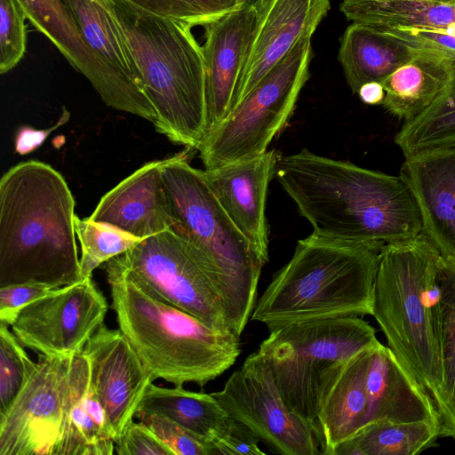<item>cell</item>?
Masks as SVG:
<instances>
[{
	"mask_svg": "<svg viewBox=\"0 0 455 455\" xmlns=\"http://www.w3.org/2000/svg\"><path fill=\"white\" fill-rule=\"evenodd\" d=\"M26 13L18 0H0V73L12 70L26 52Z\"/></svg>",
	"mask_w": 455,
	"mask_h": 455,
	"instance_id": "cell-35",
	"label": "cell"
},
{
	"mask_svg": "<svg viewBox=\"0 0 455 455\" xmlns=\"http://www.w3.org/2000/svg\"><path fill=\"white\" fill-rule=\"evenodd\" d=\"M115 452L119 455H173L150 428L133 419L115 441Z\"/></svg>",
	"mask_w": 455,
	"mask_h": 455,
	"instance_id": "cell-38",
	"label": "cell"
},
{
	"mask_svg": "<svg viewBox=\"0 0 455 455\" xmlns=\"http://www.w3.org/2000/svg\"><path fill=\"white\" fill-rule=\"evenodd\" d=\"M384 245L312 233L257 299L251 319L268 331L291 323L371 315L374 283Z\"/></svg>",
	"mask_w": 455,
	"mask_h": 455,
	"instance_id": "cell-4",
	"label": "cell"
},
{
	"mask_svg": "<svg viewBox=\"0 0 455 455\" xmlns=\"http://www.w3.org/2000/svg\"><path fill=\"white\" fill-rule=\"evenodd\" d=\"M27 19L83 74L102 98L105 84L100 68L85 44L71 11L63 0H18Z\"/></svg>",
	"mask_w": 455,
	"mask_h": 455,
	"instance_id": "cell-27",
	"label": "cell"
},
{
	"mask_svg": "<svg viewBox=\"0 0 455 455\" xmlns=\"http://www.w3.org/2000/svg\"><path fill=\"white\" fill-rule=\"evenodd\" d=\"M340 11L374 28H427L455 36V3L429 0H344Z\"/></svg>",
	"mask_w": 455,
	"mask_h": 455,
	"instance_id": "cell-28",
	"label": "cell"
},
{
	"mask_svg": "<svg viewBox=\"0 0 455 455\" xmlns=\"http://www.w3.org/2000/svg\"><path fill=\"white\" fill-rule=\"evenodd\" d=\"M105 264L154 298L214 329L231 331L194 247L171 228L142 239Z\"/></svg>",
	"mask_w": 455,
	"mask_h": 455,
	"instance_id": "cell-10",
	"label": "cell"
},
{
	"mask_svg": "<svg viewBox=\"0 0 455 455\" xmlns=\"http://www.w3.org/2000/svg\"><path fill=\"white\" fill-rule=\"evenodd\" d=\"M330 7L329 0H268L266 3L257 14L231 111L301 36L315 31Z\"/></svg>",
	"mask_w": 455,
	"mask_h": 455,
	"instance_id": "cell-16",
	"label": "cell"
},
{
	"mask_svg": "<svg viewBox=\"0 0 455 455\" xmlns=\"http://www.w3.org/2000/svg\"><path fill=\"white\" fill-rule=\"evenodd\" d=\"M436 425L428 421L371 422L340 443L331 455H415L437 445Z\"/></svg>",
	"mask_w": 455,
	"mask_h": 455,
	"instance_id": "cell-29",
	"label": "cell"
},
{
	"mask_svg": "<svg viewBox=\"0 0 455 455\" xmlns=\"http://www.w3.org/2000/svg\"><path fill=\"white\" fill-rule=\"evenodd\" d=\"M259 442L248 427L230 418L220 435L211 443V455H265Z\"/></svg>",
	"mask_w": 455,
	"mask_h": 455,
	"instance_id": "cell-39",
	"label": "cell"
},
{
	"mask_svg": "<svg viewBox=\"0 0 455 455\" xmlns=\"http://www.w3.org/2000/svg\"><path fill=\"white\" fill-rule=\"evenodd\" d=\"M92 386L100 401L116 441L153 383L140 357L120 329L102 323L85 344Z\"/></svg>",
	"mask_w": 455,
	"mask_h": 455,
	"instance_id": "cell-15",
	"label": "cell"
},
{
	"mask_svg": "<svg viewBox=\"0 0 455 455\" xmlns=\"http://www.w3.org/2000/svg\"><path fill=\"white\" fill-rule=\"evenodd\" d=\"M118 327L154 380L203 387L241 353L239 336L166 304L105 264Z\"/></svg>",
	"mask_w": 455,
	"mask_h": 455,
	"instance_id": "cell-7",
	"label": "cell"
},
{
	"mask_svg": "<svg viewBox=\"0 0 455 455\" xmlns=\"http://www.w3.org/2000/svg\"><path fill=\"white\" fill-rule=\"evenodd\" d=\"M432 310L438 338L445 395L455 419V263L442 256Z\"/></svg>",
	"mask_w": 455,
	"mask_h": 455,
	"instance_id": "cell-31",
	"label": "cell"
},
{
	"mask_svg": "<svg viewBox=\"0 0 455 455\" xmlns=\"http://www.w3.org/2000/svg\"><path fill=\"white\" fill-rule=\"evenodd\" d=\"M429 1H437V2L449 3V4L454 3V0H429Z\"/></svg>",
	"mask_w": 455,
	"mask_h": 455,
	"instance_id": "cell-44",
	"label": "cell"
},
{
	"mask_svg": "<svg viewBox=\"0 0 455 455\" xmlns=\"http://www.w3.org/2000/svg\"><path fill=\"white\" fill-rule=\"evenodd\" d=\"M442 255L421 232L383 246L371 315L399 363L429 403L440 437L455 439V419L445 395L432 310Z\"/></svg>",
	"mask_w": 455,
	"mask_h": 455,
	"instance_id": "cell-3",
	"label": "cell"
},
{
	"mask_svg": "<svg viewBox=\"0 0 455 455\" xmlns=\"http://www.w3.org/2000/svg\"><path fill=\"white\" fill-rule=\"evenodd\" d=\"M370 348L347 363L321 402L315 427L323 455H331L340 443L368 423L365 371Z\"/></svg>",
	"mask_w": 455,
	"mask_h": 455,
	"instance_id": "cell-23",
	"label": "cell"
},
{
	"mask_svg": "<svg viewBox=\"0 0 455 455\" xmlns=\"http://www.w3.org/2000/svg\"><path fill=\"white\" fill-rule=\"evenodd\" d=\"M108 303L92 276L53 289L26 306L12 323L23 347L44 356H72L103 323Z\"/></svg>",
	"mask_w": 455,
	"mask_h": 455,
	"instance_id": "cell-12",
	"label": "cell"
},
{
	"mask_svg": "<svg viewBox=\"0 0 455 455\" xmlns=\"http://www.w3.org/2000/svg\"><path fill=\"white\" fill-rule=\"evenodd\" d=\"M161 18L207 26L237 7V0H122Z\"/></svg>",
	"mask_w": 455,
	"mask_h": 455,
	"instance_id": "cell-34",
	"label": "cell"
},
{
	"mask_svg": "<svg viewBox=\"0 0 455 455\" xmlns=\"http://www.w3.org/2000/svg\"><path fill=\"white\" fill-rule=\"evenodd\" d=\"M52 290L44 284L28 283L0 287V323L11 326L26 306Z\"/></svg>",
	"mask_w": 455,
	"mask_h": 455,
	"instance_id": "cell-40",
	"label": "cell"
},
{
	"mask_svg": "<svg viewBox=\"0 0 455 455\" xmlns=\"http://www.w3.org/2000/svg\"><path fill=\"white\" fill-rule=\"evenodd\" d=\"M376 29L412 48L455 56V36L444 30L427 28L402 27Z\"/></svg>",
	"mask_w": 455,
	"mask_h": 455,
	"instance_id": "cell-37",
	"label": "cell"
},
{
	"mask_svg": "<svg viewBox=\"0 0 455 455\" xmlns=\"http://www.w3.org/2000/svg\"><path fill=\"white\" fill-rule=\"evenodd\" d=\"M268 0H237V6L254 8L257 12Z\"/></svg>",
	"mask_w": 455,
	"mask_h": 455,
	"instance_id": "cell-43",
	"label": "cell"
},
{
	"mask_svg": "<svg viewBox=\"0 0 455 455\" xmlns=\"http://www.w3.org/2000/svg\"><path fill=\"white\" fill-rule=\"evenodd\" d=\"M399 175L413 194L422 233L455 263V148L405 157Z\"/></svg>",
	"mask_w": 455,
	"mask_h": 455,
	"instance_id": "cell-19",
	"label": "cell"
},
{
	"mask_svg": "<svg viewBox=\"0 0 455 455\" xmlns=\"http://www.w3.org/2000/svg\"><path fill=\"white\" fill-rule=\"evenodd\" d=\"M379 343L368 322L343 316L271 330L253 353L268 368L286 405L315 427L324 395L347 363Z\"/></svg>",
	"mask_w": 455,
	"mask_h": 455,
	"instance_id": "cell-8",
	"label": "cell"
},
{
	"mask_svg": "<svg viewBox=\"0 0 455 455\" xmlns=\"http://www.w3.org/2000/svg\"><path fill=\"white\" fill-rule=\"evenodd\" d=\"M100 68L105 104L154 124L137 65L118 25L111 0H63Z\"/></svg>",
	"mask_w": 455,
	"mask_h": 455,
	"instance_id": "cell-14",
	"label": "cell"
},
{
	"mask_svg": "<svg viewBox=\"0 0 455 455\" xmlns=\"http://www.w3.org/2000/svg\"><path fill=\"white\" fill-rule=\"evenodd\" d=\"M357 94L361 100L368 105L382 104L385 98V90L382 84L378 82H370L363 84Z\"/></svg>",
	"mask_w": 455,
	"mask_h": 455,
	"instance_id": "cell-42",
	"label": "cell"
},
{
	"mask_svg": "<svg viewBox=\"0 0 455 455\" xmlns=\"http://www.w3.org/2000/svg\"><path fill=\"white\" fill-rule=\"evenodd\" d=\"M312 35L301 36L229 115L209 130L197 148L205 169L267 151L289 121L309 77Z\"/></svg>",
	"mask_w": 455,
	"mask_h": 455,
	"instance_id": "cell-9",
	"label": "cell"
},
{
	"mask_svg": "<svg viewBox=\"0 0 455 455\" xmlns=\"http://www.w3.org/2000/svg\"><path fill=\"white\" fill-rule=\"evenodd\" d=\"M257 14L254 8L237 6L205 26V42L202 50L208 132L231 111Z\"/></svg>",
	"mask_w": 455,
	"mask_h": 455,
	"instance_id": "cell-18",
	"label": "cell"
},
{
	"mask_svg": "<svg viewBox=\"0 0 455 455\" xmlns=\"http://www.w3.org/2000/svg\"><path fill=\"white\" fill-rule=\"evenodd\" d=\"M137 411L155 413L176 422L205 443L220 435L230 417L212 394L194 392L183 386L162 387L151 383Z\"/></svg>",
	"mask_w": 455,
	"mask_h": 455,
	"instance_id": "cell-26",
	"label": "cell"
},
{
	"mask_svg": "<svg viewBox=\"0 0 455 455\" xmlns=\"http://www.w3.org/2000/svg\"><path fill=\"white\" fill-rule=\"evenodd\" d=\"M134 418L150 428L173 455H211L205 443L168 418L142 411H136Z\"/></svg>",
	"mask_w": 455,
	"mask_h": 455,
	"instance_id": "cell-36",
	"label": "cell"
},
{
	"mask_svg": "<svg viewBox=\"0 0 455 455\" xmlns=\"http://www.w3.org/2000/svg\"><path fill=\"white\" fill-rule=\"evenodd\" d=\"M453 69L448 55L419 50L383 83L382 106L405 122L424 112L450 85Z\"/></svg>",
	"mask_w": 455,
	"mask_h": 455,
	"instance_id": "cell-24",
	"label": "cell"
},
{
	"mask_svg": "<svg viewBox=\"0 0 455 455\" xmlns=\"http://www.w3.org/2000/svg\"><path fill=\"white\" fill-rule=\"evenodd\" d=\"M75 199L63 176L29 160L0 180V287L41 283L53 289L82 280Z\"/></svg>",
	"mask_w": 455,
	"mask_h": 455,
	"instance_id": "cell-2",
	"label": "cell"
},
{
	"mask_svg": "<svg viewBox=\"0 0 455 455\" xmlns=\"http://www.w3.org/2000/svg\"><path fill=\"white\" fill-rule=\"evenodd\" d=\"M212 395L230 418L248 427L272 452L322 454L314 425L286 405L268 368L254 353Z\"/></svg>",
	"mask_w": 455,
	"mask_h": 455,
	"instance_id": "cell-11",
	"label": "cell"
},
{
	"mask_svg": "<svg viewBox=\"0 0 455 455\" xmlns=\"http://www.w3.org/2000/svg\"><path fill=\"white\" fill-rule=\"evenodd\" d=\"M365 388L369 408L367 424L379 420L428 421L438 427L425 395L392 350L380 342L369 351Z\"/></svg>",
	"mask_w": 455,
	"mask_h": 455,
	"instance_id": "cell-21",
	"label": "cell"
},
{
	"mask_svg": "<svg viewBox=\"0 0 455 455\" xmlns=\"http://www.w3.org/2000/svg\"><path fill=\"white\" fill-rule=\"evenodd\" d=\"M161 174L171 229L195 248L230 330L240 337L257 302L266 262L228 216L204 171L191 166L185 153L163 160Z\"/></svg>",
	"mask_w": 455,
	"mask_h": 455,
	"instance_id": "cell-5",
	"label": "cell"
},
{
	"mask_svg": "<svg viewBox=\"0 0 455 455\" xmlns=\"http://www.w3.org/2000/svg\"><path fill=\"white\" fill-rule=\"evenodd\" d=\"M115 15L151 102L156 131L196 149L208 132L205 68L191 26L111 0Z\"/></svg>",
	"mask_w": 455,
	"mask_h": 455,
	"instance_id": "cell-6",
	"label": "cell"
},
{
	"mask_svg": "<svg viewBox=\"0 0 455 455\" xmlns=\"http://www.w3.org/2000/svg\"><path fill=\"white\" fill-rule=\"evenodd\" d=\"M454 3H455V0H454Z\"/></svg>",
	"mask_w": 455,
	"mask_h": 455,
	"instance_id": "cell-45",
	"label": "cell"
},
{
	"mask_svg": "<svg viewBox=\"0 0 455 455\" xmlns=\"http://www.w3.org/2000/svg\"><path fill=\"white\" fill-rule=\"evenodd\" d=\"M71 357L39 355L35 372L0 415V455H59Z\"/></svg>",
	"mask_w": 455,
	"mask_h": 455,
	"instance_id": "cell-13",
	"label": "cell"
},
{
	"mask_svg": "<svg viewBox=\"0 0 455 455\" xmlns=\"http://www.w3.org/2000/svg\"><path fill=\"white\" fill-rule=\"evenodd\" d=\"M418 52L376 28L353 22L343 34L338 59L349 88L357 93L366 83L382 84Z\"/></svg>",
	"mask_w": 455,
	"mask_h": 455,
	"instance_id": "cell-25",
	"label": "cell"
},
{
	"mask_svg": "<svg viewBox=\"0 0 455 455\" xmlns=\"http://www.w3.org/2000/svg\"><path fill=\"white\" fill-rule=\"evenodd\" d=\"M76 234L81 244V276L91 277L95 268L122 254L142 239L115 226L90 219H74Z\"/></svg>",
	"mask_w": 455,
	"mask_h": 455,
	"instance_id": "cell-32",
	"label": "cell"
},
{
	"mask_svg": "<svg viewBox=\"0 0 455 455\" xmlns=\"http://www.w3.org/2000/svg\"><path fill=\"white\" fill-rule=\"evenodd\" d=\"M36 366L8 325L0 323V415L11 406Z\"/></svg>",
	"mask_w": 455,
	"mask_h": 455,
	"instance_id": "cell-33",
	"label": "cell"
},
{
	"mask_svg": "<svg viewBox=\"0 0 455 455\" xmlns=\"http://www.w3.org/2000/svg\"><path fill=\"white\" fill-rule=\"evenodd\" d=\"M70 116V113L63 108L62 114L55 125L48 129H33L28 126L20 128L15 138V151L16 153L24 156L29 154L38 148L48 138V136L66 124Z\"/></svg>",
	"mask_w": 455,
	"mask_h": 455,
	"instance_id": "cell-41",
	"label": "cell"
},
{
	"mask_svg": "<svg viewBox=\"0 0 455 455\" xmlns=\"http://www.w3.org/2000/svg\"><path fill=\"white\" fill-rule=\"evenodd\" d=\"M115 441L83 351L71 357L59 455H112Z\"/></svg>",
	"mask_w": 455,
	"mask_h": 455,
	"instance_id": "cell-22",
	"label": "cell"
},
{
	"mask_svg": "<svg viewBox=\"0 0 455 455\" xmlns=\"http://www.w3.org/2000/svg\"><path fill=\"white\" fill-rule=\"evenodd\" d=\"M275 177L318 235L386 245L422 232L419 207L400 175L303 148L280 156Z\"/></svg>",
	"mask_w": 455,
	"mask_h": 455,
	"instance_id": "cell-1",
	"label": "cell"
},
{
	"mask_svg": "<svg viewBox=\"0 0 455 455\" xmlns=\"http://www.w3.org/2000/svg\"><path fill=\"white\" fill-rule=\"evenodd\" d=\"M280 155L274 149L251 159L204 169V176L238 230L267 263V194Z\"/></svg>",
	"mask_w": 455,
	"mask_h": 455,
	"instance_id": "cell-17",
	"label": "cell"
},
{
	"mask_svg": "<svg viewBox=\"0 0 455 455\" xmlns=\"http://www.w3.org/2000/svg\"><path fill=\"white\" fill-rule=\"evenodd\" d=\"M452 80L420 115L403 124L395 142L405 157L455 148V56H450Z\"/></svg>",
	"mask_w": 455,
	"mask_h": 455,
	"instance_id": "cell-30",
	"label": "cell"
},
{
	"mask_svg": "<svg viewBox=\"0 0 455 455\" xmlns=\"http://www.w3.org/2000/svg\"><path fill=\"white\" fill-rule=\"evenodd\" d=\"M163 160L145 164L105 194L88 219L144 239L170 229L172 220L162 180Z\"/></svg>",
	"mask_w": 455,
	"mask_h": 455,
	"instance_id": "cell-20",
	"label": "cell"
}]
</instances>
